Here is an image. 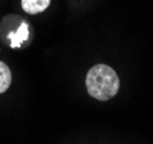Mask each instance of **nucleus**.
Masks as SVG:
<instances>
[{"mask_svg":"<svg viewBox=\"0 0 153 144\" xmlns=\"http://www.w3.org/2000/svg\"><path fill=\"white\" fill-rule=\"evenodd\" d=\"M12 83V73L8 66L0 61V93H4L8 90Z\"/></svg>","mask_w":153,"mask_h":144,"instance_id":"nucleus-4","label":"nucleus"},{"mask_svg":"<svg viewBox=\"0 0 153 144\" xmlns=\"http://www.w3.org/2000/svg\"><path fill=\"white\" fill-rule=\"evenodd\" d=\"M86 90L100 101L112 99L120 89V78L114 69L107 65H96L86 74Z\"/></svg>","mask_w":153,"mask_h":144,"instance_id":"nucleus-1","label":"nucleus"},{"mask_svg":"<svg viewBox=\"0 0 153 144\" xmlns=\"http://www.w3.org/2000/svg\"><path fill=\"white\" fill-rule=\"evenodd\" d=\"M10 39V47L15 48V47H20L24 40H27L29 37V25L25 22H23L16 31H12L9 32L7 36Z\"/></svg>","mask_w":153,"mask_h":144,"instance_id":"nucleus-2","label":"nucleus"},{"mask_svg":"<svg viewBox=\"0 0 153 144\" xmlns=\"http://www.w3.org/2000/svg\"><path fill=\"white\" fill-rule=\"evenodd\" d=\"M22 8L25 13L38 14L44 12L50 6L51 0H22Z\"/></svg>","mask_w":153,"mask_h":144,"instance_id":"nucleus-3","label":"nucleus"}]
</instances>
